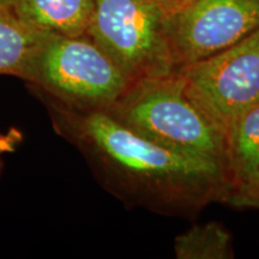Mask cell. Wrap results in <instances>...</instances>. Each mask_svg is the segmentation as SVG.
I'll return each mask as SVG.
<instances>
[{"label": "cell", "instance_id": "cell-9", "mask_svg": "<svg viewBox=\"0 0 259 259\" xmlns=\"http://www.w3.org/2000/svg\"><path fill=\"white\" fill-rule=\"evenodd\" d=\"M226 139L233 189L259 168V103L236 119Z\"/></svg>", "mask_w": 259, "mask_h": 259}, {"label": "cell", "instance_id": "cell-13", "mask_svg": "<svg viewBox=\"0 0 259 259\" xmlns=\"http://www.w3.org/2000/svg\"><path fill=\"white\" fill-rule=\"evenodd\" d=\"M154 2L163 10L164 15H168L178 9L183 8L184 5L191 2V0H154Z\"/></svg>", "mask_w": 259, "mask_h": 259}, {"label": "cell", "instance_id": "cell-11", "mask_svg": "<svg viewBox=\"0 0 259 259\" xmlns=\"http://www.w3.org/2000/svg\"><path fill=\"white\" fill-rule=\"evenodd\" d=\"M227 199L238 206L259 208V168L247 179L233 187Z\"/></svg>", "mask_w": 259, "mask_h": 259}, {"label": "cell", "instance_id": "cell-12", "mask_svg": "<svg viewBox=\"0 0 259 259\" xmlns=\"http://www.w3.org/2000/svg\"><path fill=\"white\" fill-rule=\"evenodd\" d=\"M22 139H23V135L17 128L10 130L5 134L0 132V156L16 151V149L21 144Z\"/></svg>", "mask_w": 259, "mask_h": 259}, {"label": "cell", "instance_id": "cell-2", "mask_svg": "<svg viewBox=\"0 0 259 259\" xmlns=\"http://www.w3.org/2000/svg\"><path fill=\"white\" fill-rule=\"evenodd\" d=\"M106 112L158 144L228 166L226 136L187 97L177 72L132 84Z\"/></svg>", "mask_w": 259, "mask_h": 259}, {"label": "cell", "instance_id": "cell-5", "mask_svg": "<svg viewBox=\"0 0 259 259\" xmlns=\"http://www.w3.org/2000/svg\"><path fill=\"white\" fill-rule=\"evenodd\" d=\"M177 74L187 97L227 136L236 119L259 103V29Z\"/></svg>", "mask_w": 259, "mask_h": 259}, {"label": "cell", "instance_id": "cell-4", "mask_svg": "<svg viewBox=\"0 0 259 259\" xmlns=\"http://www.w3.org/2000/svg\"><path fill=\"white\" fill-rule=\"evenodd\" d=\"M131 84L177 72L166 15L154 0H95L88 30Z\"/></svg>", "mask_w": 259, "mask_h": 259}, {"label": "cell", "instance_id": "cell-10", "mask_svg": "<svg viewBox=\"0 0 259 259\" xmlns=\"http://www.w3.org/2000/svg\"><path fill=\"white\" fill-rule=\"evenodd\" d=\"M174 252L179 259H228L233 257L232 236L218 222L196 225L177 236Z\"/></svg>", "mask_w": 259, "mask_h": 259}, {"label": "cell", "instance_id": "cell-8", "mask_svg": "<svg viewBox=\"0 0 259 259\" xmlns=\"http://www.w3.org/2000/svg\"><path fill=\"white\" fill-rule=\"evenodd\" d=\"M48 35L24 22L10 5L0 4V74L22 79L29 61Z\"/></svg>", "mask_w": 259, "mask_h": 259}, {"label": "cell", "instance_id": "cell-1", "mask_svg": "<svg viewBox=\"0 0 259 259\" xmlns=\"http://www.w3.org/2000/svg\"><path fill=\"white\" fill-rule=\"evenodd\" d=\"M52 126L88 162L105 189L125 202L154 210L202 205L232 191L225 162L158 144L101 109H82L30 89Z\"/></svg>", "mask_w": 259, "mask_h": 259}, {"label": "cell", "instance_id": "cell-7", "mask_svg": "<svg viewBox=\"0 0 259 259\" xmlns=\"http://www.w3.org/2000/svg\"><path fill=\"white\" fill-rule=\"evenodd\" d=\"M19 17L38 30L63 36L88 34L95 0H10Z\"/></svg>", "mask_w": 259, "mask_h": 259}, {"label": "cell", "instance_id": "cell-6", "mask_svg": "<svg viewBox=\"0 0 259 259\" xmlns=\"http://www.w3.org/2000/svg\"><path fill=\"white\" fill-rule=\"evenodd\" d=\"M259 29V0H191L166 15L176 69L234 46Z\"/></svg>", "mask_w": 259, "mask_h": 259}, {"label": "cell", "instance_id": "cell-14", "mask_svg": "<svg viewBox=\"0 0 259 259\" xmlns=\"http://www.w3.org/2000/svg\"><path fill=\"white\" fill-rule=\"evenodd\" d=\"M3 170H4V162H3L2 156H0V178H2Z\"/></svg>", "mask_w": 259, "mask_h": 259}, {"label": "cell", "instance_id": "cell-3", "mask_svg": "<svg viewBox=\"0 0 259 259\" xmlns=\"http://www.w3.org/2000/svg\"><path fill=\"white\" fill-rule=\"evenodd\" d=\"M22 79L59 101L106 111L132 85L89 35L50 34L25 67Z\"/></svg>", "mask_w": 259, "mask_h": 259}, {"label": "cell", "instance_id": "cell-15", "mask_svg": "<svg viewBox=\"0 0 259 259\" xmlns=\"http://www.w3.org/2000/svg\"><path fill=\"white\" fill-rule=\"evenodd\" d=\"M0 4H6V5H10V0H0Z\"/></svg>", "mask_w": 259, "mask_h": 259}]
</instances>
